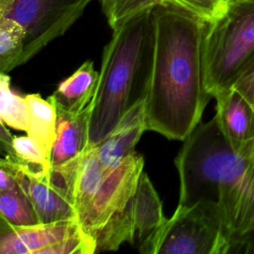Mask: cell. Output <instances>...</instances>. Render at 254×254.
<instances>
[{"mask_svg":"<svg viewBox=\"0 0 254 254\" xmlns=\"http://www.w3.org/2000/svg\"><path fill=\"white\" fill-rule=\"evenodd\" d=\"M155 55L146 99V130L184 141L200 123L211 98L204 85L202 41L206 21L182 7L157 6Z\"/></svg>","mask_w":254,"mask_h":254,"instance_id":"cell-1","label":"cell"},{"mask_svg":"<svg viewBox=\"0 0 254 254\" xmlns=\"http://www.w3.org/2000/svg\"><path fill=\"white\" fill-rule=\"evenodd\" d=\"M112 31L91 100L88 145L99 144L132 107L147 99L150 90L155 55L153 10L127 19Z\"/></svg>","mask_w":254,"mask_h":254,"instance_id":"cell-2","label":"cell"},{"mask_svg":"<svg viewBox=\"0 0 254 254\" xmlns=\"http://www.w3.org/2000/svg\"><path fill=\"white\" fill-rule=\"evenodd\" d=\"M252 155H239L232 149L215 116L199 123L184 140L175 159L180 178L179 204L204 203L217 207L222 214Z\"/></svg>","mask_w":254,"mask_h":254,"instance_id":"cell-3","label":"cell"},{"mask_svg":"<svg viewBox=\"0 0 254 254\" xmlns=\"http://www.w3.org/2000/svg\"><path fill=\"white\" fill-rule=\"evenodd\" d=\"M254 59V0H233L206 21L202 41L204 85L214 97L230 88Z\"/></svg>","mask_w":254,"mask_h":254,"instance_id":"cell-4","label":"cell"},{"mask_svg":"<svg viewBox=\"0 0 254 254\" xmlns=\"http://www.w3.org/2000/svg\"><path fill=\"white\" fill-rule=\"evenodd\" d=\"M167 220L159 194L143 172L126 208L95 234L96 253L114 251L129 242L143 254H156Z\"/></svg>","mask_w":254,"mask_h":254,"instance_id":"cell-5","label":"cell"},{"mask_svg":"<svg viewBox=\"0 0 254 254\" xmlns=\"http://www.w3.org/2000/svg\"><path fill=\"white\" fill-rule=\"evenodd\" d=\"M92 0H0V16L12 18L25 30L20 65L53 40L63 36Z\"/></svg>","mask_w":254,"mask_h":254,"instance_id":"cell-6","label":"cell"},{"mask_svg":"<svg viewBox=\"0 0 254 254\" xmlns=\"http://www.w3.org/2000/svg\"><path fill=\"white\" fill-rule=\"evenodd\" d=\"M221 211L214 206L178 204L163 229L156 254H225Z\"/></svg>","mask_w":254,"mask_h":254,"instance_id":"cell-7","label":"cell"},{"mask_svg":"<svg viewBox=\"0 0 254 254\" xmlns=\"http://www.w3.org/2000/svg\"><path fill=\"white\" fill-rule=\"evenodd\" d=\"M143 167V157L134 152L104 177L98 191L78 220L86 233L94 237L126 208L136 192Z\"/></svg>","mask_w":254,"mask_h":254,"instance_id":"cell-8","label":"cell"},{"mask_svg":"<svg viewBox=\"0 0 254 254\" xmlns=\"http://www.w3.org/2000/svg\"><path fill=\"white\" fill-rule=\"evenodd\" d=\"M225 254H254V154L223 211Z\"/></svg>","mask_w":254,"mask_h":254,"instance_id":"cell-9","label":"cell"},{"mask_svg":"<svg viewBox=\"0 0 254 254\" xmlns=\"http://www.w3.org/2000/svg\"><path fill=\"white\" fill-rule=\"evenodd\" d=\"M215 117L218 125L232 147L239 155L254 153V109L233 87L217 93Z\"/></svg>","mask_w":254,"mask_h":254,"instance_id":"cell-10","label":"cell"},{"mask_svg":"<svg viewBox=\"0 0 254 254\" xmlns=\"http://www.w3.org/2000/svg\"><path fill=\"white\" fill-rule=\"evenodd\" d=\"M77 219L11 227L1 223V254H39L79 229Z\"/></svg>","mask_w":254,"mask_h":254,"instance_id":"cell-11","label":"cell"},{"mask_svg":"<svg viewBox=\"0 0 254 254\" xmlns=\"http://www.w3.org/2000/svg\"><path fill=\"white\" fill-rule=\"evenodd\" d=\"M12 164L18 184L31 200L40 223L77 219L72 199L51 182L49 173L43 177H35L23 172L13 162Z\"/></svg>","mask_w":254,"mask_h":254,"instance_id":"cell-12","label":"cell"},{"mask_svg":"<svg viewBox=\"0 0 254 254\" xmlns=\"http://www.w3.org/2000/svg\"><path fill=\"white\" fill-rule=\"evenodd\" d=\"M146 100L132 107L115 128L96 145L105 176L135 152V147L146 130Z\"/></svg>","mask_w":254,"mask_h":254,"instance_id":"cell-13","label":"cell"},{"mask_svg":"<svg viewBox=\"0 0 254 254\" xmlns=\"http://www.w3.org/2000/svg\"><path fill=\"white\" fill-rule=\"evenodd\" d=\"M101 4L109 26L114 29L133 16L166 5L182 7L205 21H212L224 11L227 3L221 0H101Z\"/></svg>","mask_w":254,"mask_h":254,"instance_id":"cell-14","label":"cell"},{"mask_svg":"<svg viewBox=\"0 0 254 254\" xmlns=\"http://www.w3.org/2000/svg\"><path fill=\"white\" fill-rule=\"evenodd\" d=\"M91 102L79 113L57 110V133L50 155L51 167H57L81 156L88 146Z\"/></svg>","mask_w":254,"mask_h":254,"instance_id":"cell-15","label":"cell"},{"mask_svg":"<svg viewBox=\"0 0 254 254\" xmlns=\"http://www.w3.org/2000/svg\"><path fill=\"white\" fill-rule=\"evenodd\" d=\"M98 80L99 72L94 69L91 61H86L63 80L48 99L54 103L57 110L77 114L91 102Z\"/></svg>","mask_w":254,"mask_h":254,"instance_id":"cell-16","label":"cell"},{"mask_svg":"<svg viewBox=\"0 0 254 254\" xmlns=\"http://www.w3.org/2000/svg\"><path fill=\"white\" fill-rule=\"evenodd\" d=\"M105 177L96 145H88L82 154L74 187V208L77 219L83 215ZM79 222V221H78Z\"/></svg>","mask_w":254,"mask_h":254,"instance_id":"cell-17","label":"cell"},{"mask_svg":"<svg viewBox=\"0 0 254 254\" xmlns=\"http://www.w3.org/2000/svg\"><path fill=\"white\" fill-rule=\"evenodd\" d=\"M26 99L30 106L27 135L35 140L50 158L57 133L58 113L56 106L38 93L27 94Z\"/></svg>","mask_w":254,"mask_h":254,"instance_id":"cell-18","label":"cell"},{"mask_svg":"<svg viewBox=\"0 0 254 254\" xmlns=\"http://www.w3.org/2000/svg\"><path fill=\"white\" fill-rule=\"evenodd\" d=\"M0 121L19 131H27L30 121V106L26 96L12 90L7 72L0 73Z\"/></svg>","mask_w":254,"mask_h":254,"instance_id":"cell-19","label":"cell"},{"mask_svg":"<svg viewBox=\"0 0 254 254\" xmlns=\"http://www.w3.org/2000/svg\"><path fill=\"white\" fill-rule=\"evenodd\" d=\"M5 158L13 162L23 172L35 177H43L51 170L49 156L28 135L15 137L13 153Z\"/></svg>","mask_w":254,"mask_h":254,"instance_id":"cell-20","label":"cell"},{"mask_svg":"<svg viewBox=\"0 0 254 254\" xmlns=\"http://www.w3.org/2000/svg\"><path fill=\"white\" fill-rule=\"evenodd\" d=\"M1 223L11 227L40 223L35 208L21 187L15 190L0 191Z\"/></svg>","mask_w":254,"mask_h":254,"instance_id":"cell-21","label":"cell"},{"mask_svg":"<svg viewBox=\"0 0 254 254\" xmlns=\"http://www.w3.org/2000/svg\"><path fill=\"white\" fill-rule=\"evenodd\" d=\"M25 30L14 19L0 16V72L20 65L24 52Z\"/></svg>","mask_w":254,"mask_h":254,"instance_id":"cell-22","label":"cell"},{"mask_svg":"<svg viewBox=\"0 0 254 254\" xmlns=\"http://www.w3.org/2000/svg\"><path fill=\"white\" fill-rule=\"evenodd\" d=\"M96 253L94 238L80 226L74 233L43 249L39 254H93Z\"/></svg>","mask_w":254,"mask_h":254,"instance_id":"cell-23","label":"cell"},{"mask_svg":"<svg viewBox=\"0 0 254 254\" xmlns=\"http://www.w3.org/2000/svg\"><path fill=\"white\" fill-rule=\"evenodd\" d=\"M231 87L237 90L254 109V59L241 71Z\"/></svg>","mask_w":254,"mask_h":254,"instance_id":"cell-24","label":"cell"},{"mask_svg":"<svg viewBox=\"0 0 254 254\" xmlns=\"http://www.w3.org/2000/svg\"><path fill=\"white\" fill-rule=\"evenodd\" d=\"M14 138L15 137L6 128V125L1 121V125H0V145H1L2 151L6 154V156H10L13 153Z\"/></svg>","mask_w":254,"mask_h":254,"instance_id":"cell-25","label":"cell"},{"mask_svg":"<svg viewBox=\"0 0 254 254\" xmlns=\"http://www.w3.org/2000/svg\"><path fill=\"white\" fill-rule=\"evenodd\" d=\"M221 1H223L224 3H228V2H230V1H233V0H221Z\"/></svg>","mask_w":254,"mask_h":254,"instance_id":"cell-26","label":"cell"}]
</instances>
